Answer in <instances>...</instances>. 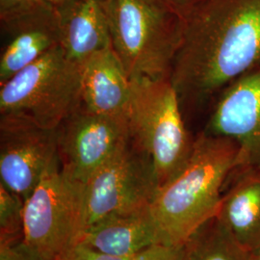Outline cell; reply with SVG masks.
<instances>
[{
    "label": "cell",
    "mask_w": 260,
    "mask_h": 260,
    "mask_svg": "<svg viewBox=\"0 0 260 260\" xmlns=\"http://www.w3.org/2000/svg\"><path fill=\"white\" fill-rule=\"evenodd\" d=\"M260 70V0H202L183 19L170 79L185 120Z\"/></svg>",
    "instance_id": "1"
},
{
    "label": "cell",
    "mask_w": 260,
    "mask_h": 260,
    "mask_svg": "<svg viewBox=\"0 0 260 260\" xmlns=\"http://www.w3.org/2000/svg\"><path fill=\"white\" fill-rule=\"evenodd\" d=\"M239 168V149L233 140L200 132L185 168L158 190L151 214L159 243L181 246L218 213L223 189Z\"/></svg>",
    "instance_id": "2"
},
{
    "label": "cell",
    "mask_w": 260,
    "mask_h": 260,
    "mask_svg": "<svg viewBox=\"0 0 260 260\" xmlns=\"http://www.w3.org/2000/svg\"><path fill=\"white\" fill-rule=\"evenodd\" d=\"M126 118L130 140L150 158L160 189L185 168L195 144L170 77L131 79Z\"/></svg>",
    "instance_id": "3"
},
{
    "label": "cell",
    "mask_w": 260,
    "mask_h": 260,
    "mask_svg": "<svg viewBox=\"0 0 260 260\" xmlns=\"http://www.w3.org/2000/svg\"><path fill=\"white\" fill-rule=\"evenodd\" d=\"M112 48L130 79L170 77L183 19L147 0H107Z\"/></svg>",
    "instance_id": "4"
},
{
    "label": "cell",
    "mask_w": 260,
    "mask_h": 260,
    "mask_svg": "<svg viewBox=\"0 0 260 260\" xmlns=\"http://www.w3.org/2000/svg\"><path fill=\"white\" fill-rule=\"evenodd\" d=\"M81 106V66L60 46L0 84V115L47 129H57Z\"/></svg>",
    "instance_id": "5"
},
{
    "label": "cell",
    "mask_w": 260,
    "mask_h": 260,
    "mask_svg": "<svg viewBox=\"0 0 260 260\" xmlns=\"http://www.w3.org/2000/svg\"><path fill=\"white\" fill-rule=\"evenodd\" d=\"M85 225V185L63 174L59 158L25 201L22 244L40 260H59Z\"/></svg>",
    "instance_id": "6"
},
{
    "label": "cell",
    "mask_w": 260,
    "mask_h": 260,
    "mask_svg": "<svg viewBox=\"0 0 260 260\" xmlns=\"http://www.w3.org/2000/svg\"><path fill=\"white\" fill-rule=\"evenodd\" d=\"M158 190L150 158L129 137L85 185L84 230L104 218L150 207Z\"/></svg>",
    "instance_id": "7"
},
{
    "label": "cell",
    "mask_w": 260,
    "mask_h": 260,
    "mask_svg": "<svg viewBox=\"0 0 260 260\" xmlns=\"http://www.w3.org/2000/svg\"><path fill=\"white\" fill-rule=\"evenodd\" d=\"M57 154L66 177L86 185L129 140L126 117L88 111L83 105L56 129Z\"/></svg>",
    "instance_id": "8"
},
{
    "label": "cell",
    "mask_w": 260,
    "mask_h": 260,
    "mask_svg": "<svg viewBox=\"0 0 260 260\" xmlns=\"http://www.w3.org/2000/svg\"><path fill=\"white\" fill-rule=\"evenodd\" d=\"M58 158L56 129L25 119L0 117V183L25 202Z\"/></svg>",
    "instance_id": "9"
},
{
    "label": "cell",
    "mask_w": 260,
    "mask_h": 260,
    "mask_svg": "<svg viewBox=\"0 0 260 260\" xmlns=\"http://www.w3.org/2000/svg\"><path fill=\"white\" fill-rule=\"evenodd\" d=\"M203 132L236 143L239 149L236 171L260 168V70L243 76L223 91Z\"/></svg>",
    "instance_id": "10"
},
{
    "label": "cell",
    "mask_w": 260,
    "mask_h": 260,
    "mask_svg": "<svg viewBox=\"0 0 260 260\" xmlns=\"http://www.w3.org/2000/svg\"><path fill=\"white\" fill-rule=\"evenodd\" d=\"M5 44L0 56V84L60 46L57 8H38L0 19Z\"/></svg>",
    "instance_id": "11"
},
{
    "label": "cell",
    "mask_w": 260,
    "mask_h": 260,
    "mask_svg": "<svg viewBox=\"0 0 260 260\" xmlns=\"http://www.w3.org/2000/svg\"><path fill=\"white\" fill-rule=\"evenodd\" d=\"M60 47L82 65L93 54L111 48L107 0H66L57 7Z\"/></svg>",
    "instance_id": "12"
},
{
    "label": "cell",
    "mask_w": 260,
    "mask_h": 260,
    "mask_svg": "<svg viewBox=\"0 0 260 260\" xmlns=\"http://www.w3.org/2000/svg\"><path fill=\"white\" fill-rule=\"evenodd\" d=\"M81 96L88 111L126 117L131 79L112 47L93 54L81 65Z\"/></svg>",
    "instance_id": "13"
},
{
    "label": "cell",
    "mask_w": 260,
    "mask_h": 260,
    "mask_svg": "<svg viewBox=\"0 0 260 260\" xmlns=\"http://www.w3.org/2000/svg\"><path fill=\"white\" fill-rule=\"evenodd\" d=\"M78 242L116 257H130L160 244L150 207L102 219L86 228Z\"/></svg>",
    "instance_id": "14"
},
{
    "label": "cell",
    "mask_w": 260,
    "mask_h": 260,
    "mask_svg": "<svg viewBox=\"0 0 260 260\" xmlns=\"http://www.w3.org/2000/svg\"><path fill=\"white\" fill-rule=\"evenodd\" d=\"M217 216L236 240L251 251L260 244V168L235 171Z\"/></svg>",
    "instance_id": "15"
},
{
    "label": "cell",
    "mask_w": 260,
    "mask_h": 260,
    "mask_svg": "<svg viewBox=\"0 0 260 260\" xmlns=\"http://www.w3.org/2000/svg\"><path fill=\"white\" fill-rule=\"evenodd\" d=\"M183 260H250V251L216 215L183 243Z\"/></svg>",
    "instance_id": "16"
},
{
    "label": "cell",
    "mask_w": 260,
    "mask_h": 260,
    "mask_svg": "<svg viewBox=\"0 0 260 260\" xmlns=\"http://www.w3.org/2000/svg\"><path fill=\"white\" fill-rule=\"evenodd\" d=\"M25 202L0 183V243L23 240Z\"/></svg>",
    "instance_id": "17"
},
{
    "label": "cell",
    "mask_w": 260,
    "mask_h": 260,
    "mask_svg": "<svg viewBox=\"0 0 260 260\" xmlns=\"http://www.w3.org/2000/svg\"><path fill=\"white\" fill-rule=\"evenodd\" d=\"M66 0H0V19L38 8H57Z\"/></svg>",
    "instance_id": "18"
},
{
    "label": "cell",
    "mask_w": 260,
    "mask_h": 260,
    "mask_svg": "<svg viewBox=\"0 0 260 260\" xmlns=\"http://www.w3.org/2000/svg\"><path fill=\"white\" fill-rule=\"evenodd\" d=\"M129 260H183V244L181 246L154 244L137 252Z\"/></svg>",
    "instance_id": "19"
},
{
    "label": "cell",
    "mask_w": 260,
    "mask_h": 260,
    "mask_svg": "<svg viewBox=\"0 0 260 260\" xmlns=\"http://www.w3.org/2000/svg\"><path fill=\"white\" fill-rule=\"evenodd\" d=\"M130 257H116L107 255L100 251H94L80 242H77L70 250L66 251L59 260H129Z\"/></svg>",
    "instance_id": "20"
},
{
    "label": "cell",
    "mask_w": 260,
    "mask_h": 260,
    "mask_svg": "<svg viewBox=\"0 0 260 260\" xmlns=\"http://www.w3.org/2000/svg\"><path fill=\"white\" fill-rule=\"evenodd\" d=\"M173 12L182 19L194 10L202 0H147Z\"/></svg>",
    "instance_id": "21"
},
{
    "label": "cell",
    "mask_w": 260,
    "mask_h": 260,
    "mask_svg": "<svg viewBox=\"0 0 260 260\" xmlns=\"http://www.w3.org/2000/svg\"><path fill=\"white\" fill-rule=\"evenodd\" d=\"M250 260H260V244L250 251Z\"/></svg>",
    "instance_id": "22"
},
{
    "label": "cell",
    "mask_w": 260,
    "mask_h": 260,
    "mask_svg": "<svg viewBox=\"0 0 260 260\" xmlns=\"http://www.w3.org/2000/svg\"><path fill=\"white\" fill-rule=\"evenodd\" d=\"M29 260H40V259H38V258H36V257H35V256H33V255H32V256H31V258H30V259Z\"/></svg>",
    "instance_id": "23"
}]
</instances>
